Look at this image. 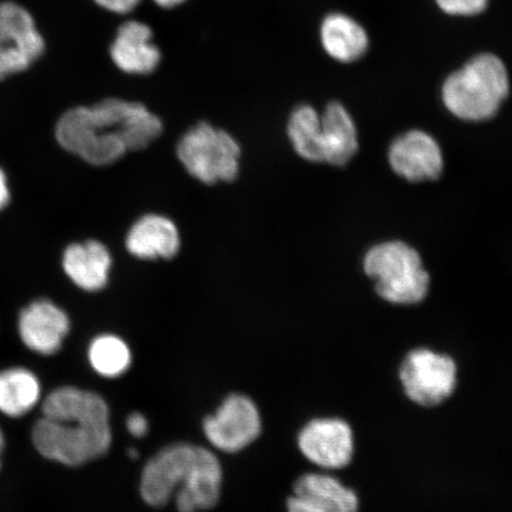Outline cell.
<instances>
[{"label":"cell","mask_w":512,"mask_h":512,"mask_svg":"<svg viewBox=\"0 0 512 512\" xmlns=\"http://www.w3.org/2000/svg\"><path fill=\"white\" fill-rule=\"evenodd\" d=\"M176 152L188 174L203 184L233 182L239 175L238 140L208 123H198L184 133Z\"/></svg>","instance_id":"cell-6"},{"label":"cell","mask_w":512,"mask_h":512,"mask_svg":"<svg viewBox=\"0 0 512 512\" xmlns=\"http://www.w3.org/2000/svg\"><path fill=\"white\" fill-rule=\"evenodd\" d=\"M10 201V192L8 187V182H6V177L4 172L0 170V210H3Z\"/></svg>","instance_id":"cell-25"},{"label":"cell","mask_w":512,"mask_h":512,"mask_svg":"<svg viewBox=\"0 0 512 512\" xmlns=\"http://www.w3.org/2000/svg\"><path fill=\"white\" fill-rule=\"evenodd\" d=\"M127 252L140 260H170L181 249V235L168 217L149 214L133 224L126 235Z\"/></svg>","instance_id":"cell-15"},{"label":"cell","mask_w":512,"mask_h":512,"mask_svg":"<svg viewBox=\"0 0 512 512\" xmlns=\"http://www.w3.org/2000/svg\"><path fill=\"white\" fill-rule=\"evenodd\" d=\"M389 164L396 175L409 182L434 181L444 171V156L431 134L413 130L403 133L389 147Z\"/></svg>","instance_id":"cell-12"},{"label":"cell","mask_w":512,"mask_h":512,"mask_svg":"<svg viewBox=\"0 0 512 512\" xmlns=\"http://www.w3.org/2000/svg\"><path fill=\"white\" fill-rule=\"evenodd\" d=\"M203 432L217 450L224 453L240 452L259 438V409L246 395H229L215 414L204 419Z\"/></svg>","instance_id":"cell-10"},{"label":"cell","mask_w":512,"mask_h":512,"mask_svg":"<svg viewBox=\"0 0 512 512\" xmlns=\"http://www.w3.org/2000/svg\"><path fill=\"white\" fill-rule=\"evenodd\" d=\"M363 268L374 280L377 296L389 304L418 305L430 290V274L419 253L405 242L387 241L370 248Z\"/></svg>","instance_id":"cell-5"},{"label":"cell","mask_w":512,"mask_h":512,"mask_svg":"<svg viewBox=\"0 0 512 512\" xmlns=\"http://www.w3.org/2000/svg\"><path fill=\"white\" fill-rule=\"evenodd\" d=\"M46 42L27 9L0 3V81L29 69L43 55Z\"/></svg>","instance_id":"cell-8"},{"label":"cell","mask_w":512,"mask_h":512,"mask_svg":"<svg viewBox=\"0 0 512 512\" xmlns=\"http://www.w3.org/2000/svg\"><path fill=\"white\" fill-rule=\"evenodd\" d=\"M63 270L82 290H102L110 278L112 255L104 243L89 240L73 243L63 254Z\"/></svg>","instance_id":"cell-16"},{"label":"cell","mask_w":512,"mask_h":512,"mask_svg":"<svg viewBox=\"0 0 512 512\" xmlns=\"http://www.w3.org/2000/svg\"><path fill=\"white\" fill-rule=\"evenodd\" d=\"M162 132V120L145 105L117 98L72 108L56 125L63 149L95 166L118 162L128 151L147 149Z\"/></svg>","instance_id":"cell-1"},{"label":"cell","mask_w":512,"mask_h":512,"mask_svg":"<svg viewBox=\"0 0 512 512\" xmlns=\"http://www.w3.org/2000/svg\"><path fill=\"white\" fill-rule=\"evenodd\" d=\"M94 3L115 15H128L138 8L142 0H94Z\"/></svg>","instance_id":"cell-23"},{"label":"cell","mask_w":512,"mask_h":512,"mask_svg":"<svg viewBox=\"0 0 512 512\" xmlns=\"http://www.w3.org/2000/svg\"><path fill=\"white\" fill-rule=\"evenodd\" d=\"M220 460L206 447L188 443L162 448L146 463L140 495L146 504L162 508L175 495L178 512H197L219 503Z\"/></svg>","instance_id":"cell-3"},{"label":"cell","mask_w":512,"mask_h":512,"mask_svg":"<svg viewBox=\"0 0 512 512\" xmlns=\"http://www.w3.org/2000/svg\"><path fill=\"white\" fill-rule=\"evenodd\" d=\"M88 356L96 373L108 379L125 374L132 362L130 348L123 339L114 335L95 338L89 347Z\"/></svg>","instance_id":"cell-21"},{"label":"cell","mask_w":512,"mask_h":512,"mask_svg":"<svg viewBox=\"0 0 512 512\" xmlns=\"http://www.w3.org/2000/svg\"><path fill=\"white\" fill-rule=\"evenodd\" d=\"M357 492L328 472L300 476L287 499L288 512H360Z\"/></svg>","instance_id":"cell-11"},{"label":"cell","mask_w":512,"mask_h":512,"mask_svg":"<svg viewBox=\"0 0 512 512\" xmlns=\"http://www.w3.org/2000/svg\"><path fill=\"white\" fill-rule=\"evenodd\" d=\"M126 427L132 437L144 438L147 432H149V421H147L143 414L132 413L128 415Z\"/></svg>","instance_id":"cell-24"},{"label":"cell","mask_w":512,"mask_h":512,"mask_svg":"<svg viewBox=\"0 0 512 512\" xmlns=\"http://www.w3.org/2000/svg\"><path fill=\"white\" fill-rule=\"evenodd\" d=\"M319 37L325 53L341 63L361 60L370 46L369 35L363 25L342 12L324 17Z\"/></svg>","instance_id":"cell-17"},{"label":"cell","mask_w":512,"mask_h":512,"mask_svg":"<svg viewBox=\"0 0 512 512\" xmlns=\"http://www.w3.org/2000/svg\"><path fill=\"white\" fill-rule=\"evenodd\" d=\"M41 386L31 371L22 368L0 371V412L21 418L37 405Z\"/></svg>","instance_id":"cell-19"},{"label":"cell","mask_w":512,"mask_h":512,"mask_svg":"<svg viewBox=\"0 0 512 512\" xmlns=\"http://www.w3.org/2000/svg\"><path fill=\"white\" fill-rule=\"evenodd\" d=\"M510 92L507 67L498 56L483 53L448 75L441 98L447 111L464 121L494 118Z\"/></svg>","instance_id":"cell-4"},{"label":"cell","mask_w":512,"mask_h":512,"mask_svg":"<svg viewBox=\"0 0 512 512\" xmlns=\"http://www.w3.org/2000/svg\"><path fill=\"white\" fill-rule=\"evenodd\" d=\"M19 335L29 349L41 355H53L62 347L70 322L67 313L49 300H36L19 315Z\"/></svg>","instance_id":"cell-14"},{"label":"cell","mask_w":512,"mask_h":512,"mask_svg":"<svg viewBox=\"0 0 512 512\" xmlns=\"http://www.w3.org/2000/svg\"><path fill=\"white\" fill-rule=\"evenodd\" d=\"M435 3L448 16L473 17L483 14L489 0H435Z\"/></svg>","instance_id":"cell-22"},{"label":"cell","mask_w":512,"mask_h":512,"mask_svg":"<svg viewBox=\"0 0 512 512\" xmlns=\"http://www.w3.org/2000/svg\"><path fill=\"white\" fill-rule=\"evenodd\" d=\"M4 435L2 430H0V456H2L3 448H4Z\"/></svg>","instance_id":"cell-28"},{"label":"cell","mask_w":512,"mask_h":512,"mask_svg":"<svg viewBox=\"0 0 512 512\" xmlns=\"http://www.w3.org/2000/svg\"><path fill=\"white\" fill-rule=\"evenodd\" d=\"M160 9H175L177 6H181L184 3H187L188 0H152Z\"/></svg>","instance_id":"cell-26"},{"label":"cell","mask_w":512,"mask_h":512,"mask_svg":"<svg viewBox=\"0 0 512 512\" xmlns=\"http://www.w3.org/2000/svg\"><path fill=\"white\" fill-rule=\"evenodd\" d=\"M127 454H128V457H130L131 459H137L139 457V453L136 450V448H130V450H128Z\"/></svg>","instance_id":"cell-27"},{"label":"cell","mask_w":512,"mask_h":512,"mask_svg":"<svg viewBox=\"0 0 512 512\" xmlns=\"http://www.w3.org/2000/svg\"><path fill=\"white\" fill-rule=\"evenodd\" d=\"M324 163L348 164L358 151L355 121L341 102L332 101L320 115Z\"/></svg>","instance_id":"cell-18"},{"label":"cell","mask_w":512,"mask_h":512,"mask_svg":"<svg viewBox=\"0 0 512 512\" xmlns=\"http://www.w3.org/2000/svg\"><path fill=\"white\" fill-rule=\"evenodd\" d=\"M112 62L128 75H150L162 62L150 25L130 19L120 25L110 47Z\"/></svg>","instance_id":"cell-13"},{"label":"cell","mask_w":512,"mask_h":512,"mask_svg":"<svg viewBox=\"0 0 512 512\" xmlns=\"http://www.w3.org/2000/svg\"><path fill=\"white\" fill-rule=\"evenodd\" d=\"M457 361L446 352L427 347L409 350L399 367V381L406 398L421 408H437L458 388Z\"/></svg>","instance_id":"cell-7"},{"label":"cell","mask_w":512,"mask_h":512,"mask_svg":"<svg viewBox=\"0 0 512 512\" xmlns=\"http://www.w3.org/2000/svg\"><path fill=\"white\" fill-rule=\"evenodd\" d=\"M297 441L303 456L325 471L347 469L355 457V433L342 418H317L307 422Z\"/></svg>","instance_id":"cell-9"},{"label":"cell","mask_w":512,"mask_h":512,"mask_svg":"<svg viewBox=\"0 0 512 512\" xmlns=\"http://www.w3.org/2000/svg\"><path fill=\"white\" fill-rule=\"evenodd\" d=\"M42 413L32 441L44 458L80 466L110 450V408L100 395L74 387L56 389L43 402Z\"/></svg>","instance_id":"cell-2"},{"label":"cell","mask_w":512,"mask_h":512,"mask_svg":"<svg viewBox=\"0 0 512 512\" xmlns=\"http://www.w3.org/2000/svg\"><path fill=\"white\" fill-rule=\"evenodd\" d=\"M288 139L294 151L311 163H324L322 143V121L310 105L294 108L287 124Z\"/></svg>","instance_id":"cell-20"}]
</instances>
